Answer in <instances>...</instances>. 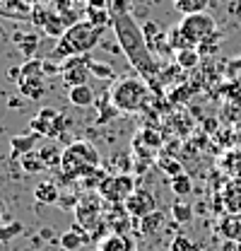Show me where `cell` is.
<instances>
[{
  "mask_svg": "<svg viewBox=\"0 0 241 251\" xmlns=\"http://www.w3.org/2000/svg\"><path fill=\"white\" fill-rule=\"evenodd\" d=\"M60 128H63V116L53 109H41L36 114V119L31 121V130L36 135H46V138H58Z\"/></svg>",
  "mask_w": 241,
  "mask_h": 251,
  "instance_id": "10",
  "label": "cell"
},
{
  "mask_svg": "<svg viewBox=\"0 0 241 251\" xmlns=\"http://www.w3.org/2000/svg\"><path fill=\"white\" fill-rule=\"evenodd\" d=\"M217 234H222L229 242H241V215H222L217 222Z\"/></svg>",
  "mask_w": 241,
  "mask_h": 251,
  "instance_id": "15",
  "label": "cell"
},
{
  "mask_svg": "<svg viewBox=\"0 0 241 251\" xmlns=\"http://www.w3.org/2000/svg\"><path fill=\"white\" fill-rule=\"evenodd\" d=\"M174 63L179 65V68H183V70H191V68H195L198 63H200V53L191 46V49H181V51H176L174 53Z\"/></svg>",
  "mask_w": 241,
  "mask_h": 251,
  "instance_id": "20",
  "label": "cell"
},
{
  "mask_svg": "<svg viewBox=\"0 0 241 251\" xmlns=\"http://www.w3.org/2000/svg\"><path fill=\"white\" fill-rule=\"evenodd\" d=\"M68 99L72 106H90L94 104V92L90 90V85H77V87H70Z\"/></svg>",
  "mask_w": 241,
  "mask_h": 251,
  "instance_id": "18",
  "label": "cell"
},
{
  "mask_svg": "<svg viewBox=\"0 0 241 251\" xmlns=\"http://www.w3.org/2000/svg\"><path fill=\"white\" fill-rule=\"evenodd\" d=\"M123 208L128 210L130 218L143 220V218H147L150 213L157 210V201H154V196H152L150 191H145V188H135V191L125 198Z\"/></svg>",
  "mask_w": 241,
  "mask_h": 251,
  "instance_id": "9",
  "label": "cell"
},
{
  "mask_svg": "<svg viewBox=\"0 0 241 251\" xmlns=\"http://www.w3.org/2000/svg\"><path fill=\"white\" fill-rule=\"evenodd\" d=\"M109 15H111V27L116 31L120 49H123L125 58L130 61V65L138 70V75L143 80L159 77L157 58L152 53L143 27L130 15V2L128 0H109Z\"/></svg>",
  "mask_w": 241,
  "mask_h": 251,
  "instance_id": "1",
  "label": "cell"
},
{
  "mask_svg": "<svg viewBox=\"0 0 241 251\" xmlns=\"http://www.w3.org/2000/svg\"><path fill=\"white\" fill-rule=\"evenodd\" d=\"M92 73H96V75H106V77H114V70L109 68V65H96V63H92Z\"/></svg>",
  "mask_w": 241,
  "mask_h": 251,
  "instance_id": "29",
  "label": "cell"
},
{
  "mask_svg": "<svg viewBox=\"0 0 241 251\" xmlns=\"http://www.w3.org/2000/svg\"><path fill=\"white\" fill-rule=\"evenodd\" d=\"M171 191L176 193V196H188V193H193V179L183 172V174H176V176H171Z\"/></svg>",
  "mask_w": 241,
  "mask_h": 251,
  "instance_id": "24",
  "label": "cell"
},
{
  "mask_svg": "<svg viewBox=\"0 0 241 251\" xmlns=\"http://www.w3.org/2000/svg\"><path fill=\"white\" fill-rule=\"evenodd\" d=\"M171 215H174V220L176 222H181V225H188L191 220H193V208L186 203V201H176L174 205H171Z\"/></svg>",
  "mask_w": 241,
  "mask_h": 251,
  "instance_id": "25",
  "label": "cell"
},
{
  "mask_svg": "<svg viewBox=\"0 0 241 251\" xmlns=\"http://www.w3.org/2000/svg\"><path fill=\"white\" fill-rule=\"evenodd\" d=\"M104 29L106 27H99V25H92V22H75V25H70L65 29V34L58 39L51 58L53 61H65V58H72V56L90 53L92 49L99 44Z\"/></svg>",
  "mask_w": 241,
  "mask_h": 251,
  "instance_id": "2",
  "label": "cell"
},
{
  "mask_svg": "<svg viewBox=\"0 0 241 251\" xmlns=\"http://www.w3.org/2000/svg\"><path fill=\"white\" fill-rule=\"evenodd\" d=\"M92 75V61L90 56H72L65 58L63 68H60V77L68 87H77V85H87V77Z\"/></svg>",
  "mask_w": 241,
  "mask_h": 251,
  "instance_id": "8",
  "label": "cell"
},
{
  "mask_svg": "<svg viewBox=\"0 0 241 251\" xmlns=\"http://www.w3.org/2000/svg\"><path fill=\"white\" fill-rule=\"evenodd\" d=\"M36 36H29V41H22V51H24V56H31L34 53V49H36Z\"/></svg>",
  "mask_w": 241,
  "mask_h": 251,
  "instance_id": "30",
  "label": "cell"
},
{
  "mask_svg": "<svg viewBox=\"0 0 241 251\" xmlns=\"http://www.w3.org/2000/svg\"><path fill=\"white\" fill-rule=\"evenodd\" d=\"M2 220H5V205L0 203V225H2Z\"/></svg>",
  "mask_w": 241,
  "mask_h": 251,
  "instance_id": "31",
  "label": "cell"
},
{
  "mask_svg": "<svg viewBox=\"0 0 241 251\" xmlns=\"http://www.w3.org/2000/svg\"><path fill=\"white\" fill-rule=\"evenodd\" d=\"M219 164L232 179H241V150H229Z\"/></svg>",
  "mask_w": 241,
  "mask_h": 251,
  "instance_id": "19",
  "label": "cell"
},
{
  "mask_svg": "<svg viewBox=\"0 0 241 251\" xmlns=\"http://www.w3.org/2000/svg\"><path fill=\"white\" fill-rule=\"evenodd\" d=\"M34 198H36V203L53 205V203H58L60 191H58V186H56L53 181H39L36 188H34Z\"/></svg>",
  "mask_w": 241,
  "mask_h": 251,
  "instance_id": "16",
  "label": "cell"
},
{
  "mask_svg": "<svg viewBox=\"0 0 241 251\" xmlns=\"http://www.w3.org/2000/svg\"><path fill=\"white\" fill-rule=\"evenodd\" d=\"M20 162H22V169L27 172V174H36V172H41L46 164L41 162V157H39V150H29V152H24V155L20 157Z\"/></svg>",
  "mask_w": 241,
  "mask_h": 251,
  "instance_id": "23",
  "label": "cell"
},
{
  "mask_svg": "<svg viewBox=\"0 0 241 251\" xmlns=\"http://www.w3.org/2000/svg\"><path fill=\"white\" fill-rule=\"evenodd\" d=\"M20 232H22V225H20V222L0 225V242H2V244H7V242H10V239H15Z\"/></svg>",
  "mask_w": 241,
  "mask_h": 251,
  "instance_id": "26",
  "label": "cell"
},
{
  "mask_svg": "<svg viewBox=\"0 0 241 251\" xmlns=\"http://www.w3.org/2000/svg\"><path fill=\"white\" fill-rule=\"evenodd\" d=\"M101 157L96 152V148L90 140H75L68 148H63V157H60V172L65 179H90L92 174L99 172Z\"/></svg>",
  "mask_w": 241,
  "mask_h": 251,
  "instance_id": "3",
  "label": "cell"
},
{
  "mask_svg": "<svg viewBox=\"0 0 241 251\" xmlns=\"http://www.w3.org/2000/svg\"><path fill=\"white\" fill-rule=\"evenodd\" d=\"M181 31H183V36L188 39V44L191 46H198V44H203L208 36H212L217 27H215V20H212L208 12H198V15H186L183 20H181Z\"/></svg>",
  "mask_w": 241,
  "mask_h": 251,
  "instance_id": "6",
  "label": "cell"
},
{
  "mask_svg": "<svg viewBox=\"0 0 241 251\" xmlns=\"http://www.w3.org/2000/svg\"><path fill=\"white\" fill-rule=\"evenodd\" d=\"M159 167H164L167 172H169V176H176V174H183V169H181V162L176 159H159Z\"/></svg>",
  "mask_w": 241,
  "mask_h": 251,
  "instance_id": "28",
  "label": "cell"
},
{
  "mask_svg": "<svg viewBox=\"0 0 241 251\" xmlns=\"http://www.w3.org/2000/svg\"><path fill=\"white\" fill-rule=\"evenodd\" d=\"M24 2H27V0H24ZM29 2H41V0H29Z\"/></svg>",
  "mask_w": 241,
  "mask_h": 251,
  "instance_id": "32",
  "label": "cell"
},
{
  "mask_svg": "<svg viewBox=\"0 0 241 251\" xmlns=\"http://www.w3.org/2000/svg\"><path fill=\"white\" fill-rule=\"evenodd\" d=\"M104 205H106V201L101 198V193L99 191H92V188L85 191V193H80L77 205H75V220H77V225L85 227L87 232H94L96 234V242L101 239L99 234L109 229L106 222H104Z\"/></svg>",
  "mask_w": 241,
  "mask_h": 251,
  "instance_id": "4",
  "label": "cell"
},
{
  "mask_svg": "<svg viewBox=\"0 0 241 251\" xmlns=\"http://www.w3.org/2000/svg\"><path fill=\"white\" fill-rule=\"evenodd\" d=\"M96 251H138V244L128 232H111L96 242Z\"/></svg>",
  "mask_w": 241,
  "mask_h": 251,
  "instance_id": "11",
  "label": "cell"
},
{
  "mask_svg": "<svg viewBox=\"0 0 241 251\" xmlns=\"http://www.w3.org/2000/svg\"><path fill=\"white\" fill-rule=\"evenodd\" d=\"M222 208L229 215H241V179H229L219 193Z\"/></svg>",
  "mask_w": 241,
  "mask_h": 251,
  "instance_id": "12",
  "label": "cell"
},
{
  "mask_svg": "<svg viewBox=\"0 0 241 251\" xmlns=\"http://www.w3.org/2000/svg\"><path fill=\"white\" fill-rule=\"evenodd\" d=\"M87 242H90V232L85 227H80V225H75L72 229L63 232V237H60V247L65 251H80Z\"/></svg>",
  "mask_w": 241,
  "mask_h": 251,
  "instance_id": "14",
  "label": "cell"
},
{
  "mask_svg": "<svg viewBox=\"0 0 241 251\" xmlns=\"http://www.w3.org/2000/svg\"><path fill=\"white\" fill-rule=\"evenodd\" d=\"M101 193V198L111 205L125 203V198L135 191V181L130 174H114V176H104V181L96 188Z\"/></svg>",
  "mask_w": 241,
  "mask_h": 251,
  "instance_id": "7",
  "label": "cell"
},
{
  "mask_svg": "<svg viewBox=\"0 0 241 251\" xmlns=\"http://www.w3.org/2000/svg\"><path fill=\"white\" fill-rule=\"evenodd\" d=\"M162 227H164V215H162L159 210H154L147 218L140 220V234H143V237H154Z\"/></svg>",
  "mask_w": 241,
  "mask_h": 251,
  "instance_id": "17",
  "label": "cell"
},
{
  "mask_svg": "<svg viewBox=\"0 0 241 251\" xmlns=\"http://www.w3.org/2000/svg\"><path fill=\"white\" fill-rule=\"evenodd\" d=\"M169 251H200V249H198V244H193L188 237H176V239L171 242Z\"/></svg>",
  "mask_w": 241,
  "mask_h": 251,
  "instance_id": "27",
  "label": "cell"
},
{
  "mask_svg": "<svg viewBox=\"0 0 241 251\" xmlns=\"http://www.w3.org/2000/svg\"><path fill=\"white\" fill-rule=\"evenodd\" d=\"M17 87H20L22 97H27V99H31V101L41 99L44 92H46L44 75H24V73H22V77L17 80Z\"/></svg>",
  "mask_w": 241,
  "mask_h": 251,
  "instance_id": "13",
  "label": "cell"
},
{
  "mask_svg": "<svg viewBox=\"0 0 241 251\" xmlns=\"http://www.w3.org/2000/svg\"><path fill=\"white\" fill-rule=\"evenodd\" d=\"M39 157H41V162H44L46 167H53V164H60L63 150H60L58 145H53V143H46V145L39 148Z\"/></svg>",
  "mask_w": 241,
  "mask_h": 251,
  "instance_id": "22",
  "label": "cell"
},
{
  "mask_svg": "<svg viewBox=\"0 0 241 251\" xmlns=\"http://www.w3.org/2000/svg\"><path fill=\"white\" fill-rule=\"evenodd\" d=\"M109 97H111V101H114V106H116L119 111L133 114V111H140V109L147 104L150 90H147L145 80L128 77V80H119Z\"/></svg>",
  "mask_w": 241,
  "mask_h": 251,
  "instance_id": "5",
  "label": "cell"
},
{
  "mask_svg": "<svg viewBox=\"0 0 241 251\" xmlns=\"http://www.w3.org/2000/svg\"><path fill=\"white\" fill-rule=\"evenodd\" d=\"M210 5V0H174V7L179 10L181 15H198V12H205Z\"/></svg>",
  "mask_w": 241,
  "mask_h": 251,
  "instance_id": "21",
  "label": "cell"
}]
</instances>
